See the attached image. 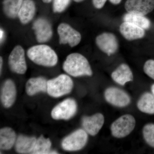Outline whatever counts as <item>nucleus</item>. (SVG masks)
Here are the masks:
<instances>
[{"mask_svg": "<svg viewBox=\"0 0 154 154\" xmlns=\"http://www.w3.org/2000/svg\"><path fill=\"white\" fill-rule=\"evenodd\" d=\"M63 69L67 73L73 77L91 76L93 71L87 59L80 54H70L64 62Z\"/></svg>", "mask_w": 154, "mask_h": 154, "instance_id": "1", "label": "nucleus"}, {"mask_svg": "<svg viewBox=\"0 0 154 154\" xmlns=\"http://www.w3.org/2000/svg\"><path fill=\"white\" fill-rule=\"evenodd\" d=\"M27 54L30 60L38 65L53 67L57 63V54L51 47L46 45H38L30 47Z\"/></svg>", "mask_w": 154, "mask_h": 154, "instance_id": "2", "label": "nucleus"}, {"mask_svg": "<svg viewBox=\"0 0 154 154\" xmlns=\"http://www.w3.org/2000/svg\"><path fill=\"white\" fill-rule=\"evenodd\" d=\"M73 87L71 78L65 74H61L47 82V93L51 97L58 98L69 94Z\"/></svg>", "mask_w": 154, "mask_h": 154, "instance_id": "3", "label": "nucleus"}, {"mask_svg": "<svg viewBox=\"0 0 154 154\" xmlns=\"http://www.w3.org/2000/svg\"><path fill=\"white\" fill-rule=\"evenodd\" d=\"M135 125L134 117L130 114H125L117 119L111 125V134L117 138L125 137L132 132Z\"/></svg>", "mask_w": 154, "mask_h": 154, "instance_id": "4", "label": "nucleus"}, {"mask_svg": "<svg viewBox=\"0 0 154 154\" xmlns=\"http://www.w3.org/2000/svg\"><path fill=\"white\" fill-rule=\"evenodd\" d=\"M88 140V133L84 129H79L65 138L61 146L65 150L76 151L83 149Z\"/></svg>", "mask_w": 154, "mask_h": 154, "instance_id": "5", "label": "nucleus"}, {"mask_svg": "<svg viewBox=\"0 0 154 154\" xmlns=\"http://www.w3.org/2000/svg\"><path fill=\"white\" fill-rule=\"evenodd\" d=\"M77 104L74 99H65L53 109L51 116L53 118L56 120H68L72 118L76 113Z\"/></svg>", "mask_w": 154, "mask_h": 154, "instance_id": "6", "label": "nucleus"}, {"mask_svg": "<svg viewBox=\"0 0 154 154\" xmlns=\"http://www.w3.org/2000/svg\"><path fill=\"white\" fill-rule=\"evenodd\" d=\"M8 65L11 70L18 74H24L27 70L25 51L21 45L13 49L8 57Z\"/></svg>", "mask_w": 154, "mask_h": 154, "instance_id": "7", "label": "nucleus"}, {"mask_svg": "<svg viewBox=\"0 0 154 154\" xmlns=\"http://www.w3.org/2000/svg\"><path fill=\"white\" fill-rule=\"evenodd\" d=\"M57 33L60 44H68L70 47H74L81 42L82 36L79 32L66 23H61L59 25Z\"/></svg>", "mask_w": 154, "mask_h": 154, "instance_id": "8", "label": "nucleus"}, {"mask_svg": "<svg viewBox=\"0 0 154 154\" xmlns=\"http://www.w3.org/2000/svg\"><path fill=\"white\" fill-rule=\"evenodd\" d=\"M104 96L107 102L113 106L125 107L131 102V98L125 91L115 87H110L105 90Z\"/></svg>", "mask_w": 154, "mask_h": 154, "instance_id": "9", "label": "nucleus"}, {"mask_svg": "<svg viewBox=\"0 0 154 154\" xmlns=\"http://www.w3.org/2000/svg\"><path fill=\"white\" fill-rule=\"evenodd\" d=\"M33 29L36 40L39 43H44L50 40L53 36L52 26L47 19L39 18L33 23Z\"/></svg>", "mask_w": 154, "mask_h": 154, "instance_id": "10", "label": "nucleus"}, {"mask_svg": "<svg viewBox=\"0 0 154 154\" xmlns=\"http://www.w3.org/2000/svg\"><path fill=\"white\" fill-rule=\"evenodd\" d=\"M125 8L129 14L145 16L154 9V0H127Z\"/></svg>", "mask_w": 154, "mask_h": 154, "instance_id": "11", "label": "nucleus"}, {"mask_svg": "<svg viewBox=\"0 0 154 154\" xmlns=\"http://www.w3.org/2000/svg\"><path fill=\"white\" fill-rule=\"evenodd\" d=\"M96 41L99 49L108 56L115 53L118 49V40L113 33H102L96 37Z\"/></svg>", "mask_w": 154, "mask_h": 154, "instance_id": "12", "label": "nucleus"}, {"mask_svg": "<svg viewBox=\"0 0 154 154\" xmlns=\"http://www.w3.org/2000/svg\"><path fill=\"white\" fill-rule=\"evenodd\" d=\"M105 122V118L102 113H97L91 116H85L82 119V125L84 130L92 136L99 132Z\"/></svg>", "mask_w": 154, "mask_h": 154, "instance_id": "13", "label": "nucleus"}, {"mask_svg": "<svg viewBox=\"0 0 154 154\" xmlns=\"http://www.w3.org/2000/svg\"><path fill=\"white\" fill-rule=\"evenodd\" d=\"M17 96V89L14 82L11 79L6 80L1 89V100L6 108L11 107L14 103Z\"/></svg>", "mask_w": 154, "mask_h": 154, "instance_id": "14", "label": "nucleus"}, {"mask_svg": "<svg viewBox=\"0 0 154 154\" xmlns=\"http://www.w3.org/2000/svg\"><path fill=\"white\" fill-rule=\"evenodd\" d=\"M119 30L122 35L128 40L142 38L145 35L143 29L128 22L122 23L119 27Z\"/></svg>", "mask_w": 154, "mask_h": 154, "instance_id": "15", "label": "nucleus"}, {"mask_svg": "<svg viewBox=\"0 0 154 154\" xmlns=\"http://www.w3.org/2000/svg\"><path fill=\"white\" fill-rule=\"evenodd\" d=\"M47 82L46 79L42 77L31 78L26 83V93L29 96H32L39 92H47Z\"/></svg>", "mask_w": 154, "mask_h": 154, "instance_id": "16", "label": "nucleus"}, {"mask_svg": "<svg viewBox=\"0 0 154 154\" xmlns=\"http://www.w3.org/2000/svg\"><path fill=\"white\" fill-rule=\"evenodd\" d=\"M111 78L117 84L123 86L133 79L131 69L126 64H122L111 74Z\"/></svg>", "mask_w": 154, "mask_h": 154, "instance_id": "17", "label": "nucleus"}, {"mask_svg": "<svg viewBox=\"0 0 154 154\" xmlns=\"http://www.w3.org/2000/svg\"><path fill=\"white\" fill-rule=\"evenodd\" d=\"M36 138L20 135L18 137L15 143L16 151L19 153H32L36 144Z\"/></svg>", "mask_w": 154, "mask_h": 154, "instance_id": "18", "label": "nucleus"}, {"mask_svg": "<svg viewBox=\"0 0 154 154\" xmlns=\"http://www.w3.org/2000/svg\"><path fill=\"white\" fill-rule=\"evenodd\" d=\"M36 11V5L33 0H24L18 16L21 23L25 25L30 22L35 16Z\"/></svg>", "mask_w": 154, "mask_h": 154, "instance_id": "19", "label": "nucleus"}, {"mask_svg": "<svg viewBox=\"0 0 154 154\" xmlns=\"http://www.w3.org/2000/svg\"><path fill=\"white\" fill-rule=\"evenodd\" d=\"M17 135L15 131L9 127L0 130V148L2 150H9L16 143Z\"/></svg>", "mask_w": 154, "mask_h": 154, "instance_id": "20", "label": "nucleus"}, {"mask_svg": "<svg viewBox=\"0 0 154 154\" xmlns=\"http://www.w3.org/2000/svg\"><path fill=\"white\" fill-rule=\"evenodd\" d=\"M139 110L149 114H154V96L153 94L146 92L139 99L137 103Z\"/></svg>", "mask_w": 154, "mask_h": 154, "instance_id": "21", "label": "nucleus"}, {"mask_svg": "<svg viewBox=\"0 0 154 154\" xmlns=\"http://www.w3.org/2000/svg\"><path fill=\"white\" fill-rule=\"evenodd\" d=\"M24 0H3V10L6 16L11 19L18 17Z\"/></svg>", "mask_w": 154, "mask_h": 154, "instance_id": "22", "label": "nucleus"}, {"mask_svg": "<svg viewBox=\"0 0 154 154\" xmlns=\"http://www.w3.org/2000/svg\"><path fill=\"white\" fill-rule=\"evenodd\" d=\"M124 22H130L143 29H148L150 26V22L147 18L141 15L128 13L125 15Z\"/></svg>", "mask_w": 154, "mask_h": 154, "instance_id": "23", "label": "nucleus"}, {"mask_svg": "<svg viewBox=\"0 0 154 154\" xmlns=\"http://www.w3.org/2000/svg\"><path fill=\"white\" fill-rule=\"evenodd\" d=\"M51 142L50 140L41 135L36 140L35 147L31 154H51Z\"/></svg>", "mask_w": 154, "mask_h": 154, "instance_id": "24", "label": "nucleus"}, {"mask_svg": "<svg viewBox=\"0 0 154 154\" xmlns=\"http://www.w3.org/2000/svg\"><path fill=\"white\" fill-rule=\"evenodd\" d=\"M143 134L146 143L154 148V124L149 123L146 125L143 129Z\"/></svg>", "mask_w": 154, "mask_h": 154, "instance_id": "25", "label": "nucleus"}, {"mask_svg": "<svg viewBox=\"0 0 154 154\" xmlns=\"http://www.w3.org/2000/svg\"><path fill=\"white\" fill-rule=\"evenodd\" d=\"M71 0H54L53 10L55 13H60L66 9Z\"/></svg>", "mask_w": 154, "mask_h": 154, "instance_id": "26", "label": "nucleus"}, {"mask_svg": "<svg viewBox=\"0 0 154 154\" xmlns=\"http://www.w3.org/2000/svg\"><path fill=\"white\" fill-rule=\"evenodd\" d=\"M143 70L146 74L154 80V60L147 61L144 65Z\"/></svg>", "mask_w": 154, "mask_h": 154, "instance_id": "27", "label": "nucleus"}, {"mask_svg": "<svg viewBox=\"0 0 154 154\" xmlns=\"http://www.w3.org/2000/svg\"><path fill=\"white\" fill-rule=\"evenodd\" d=\"M107 0H93V3L95 8L101 9L105 5Z\"/></svg>", "mask_w": 154, "mask_h": 154, "instance_id": "28", "label": "nucleus"}, {"mask_svg": "<svg viewBox=\"0 0 154 154\" xmlns=\"http://www.w3.org/2000/svg\"><path fill=\"white\" fill-rule=\"evenodd\" d=\"M109 1L113 5H118L121 2L122 0H109Z\"/></svg>", "mask_w": 154, "mask_h": 154, "instance_id": "29", "label": "nucleus"}, {"mask_svg": "<svg viewBox=\"0 0 154 154\" xmlns=\"http://www.w3.org/2000/svg\"><path fill=\"white\" fill-rule=\"evenodd\" d=\"M0 38H1V42H2V41L3 38L4 36V32L2 29H1V31H0Z\"/></svg>", "mask_w": 154, "mask_h": 154, "instance_id": "30", "label": "nucleus"}, {"mask_svg": "<svg viewBox=\"0 0 154 154\" xmlns=\"http://www.w3.org/2000/svg\"><path fill=\"white\" fill-rule=\"evenodd\" d=\"M2 65H3L2 58V57H0V71H1V72H2Z\"/></svg>", "mask_w": 154, "mask_h": 154, "instance_id": "31", "label": "nucleus"}, {"mask_svg": "<svg viewBox=\"0 0 154 154\" xmlns=\"http://www.w3.org/2000/svg\"><path fill=\"white\" fill-rule=\"evenodd\" d=\"M52 0H42V2L45 3H49L52 1Z\"/></svg>", "mask_w": 154, "mask_h": 154, "instance_id": "32", "label": "nucleus"}, {"mask_svg": "<svg viewBox=\"0 0 154 154\" xmlns=\"http://www.w3.org/2000/svg\"><path fill=\"white\" fill-rule=\"evenodd\" d=\"M151 91L152 92V93L153 95L154 96V84L151 87Z\"/></svg>", "mask_w": 154, "mask_h": 154, "instance_id": "33", "label": "nucleus"}, {"mask_svg": "<svg viewBox=\"0 0 154 154\" xmlns=\"http://www.w3.org/2000/svg\"><path fill=\"white\" fill-rule=\"evenodd\" d=\"M83 1H84V0H74V1H75V2H83Z\"/></svg>", "mask_w": 154, "mask_h": 154, "instance_id": "34", "label": "nucleus"}]
</instances>
